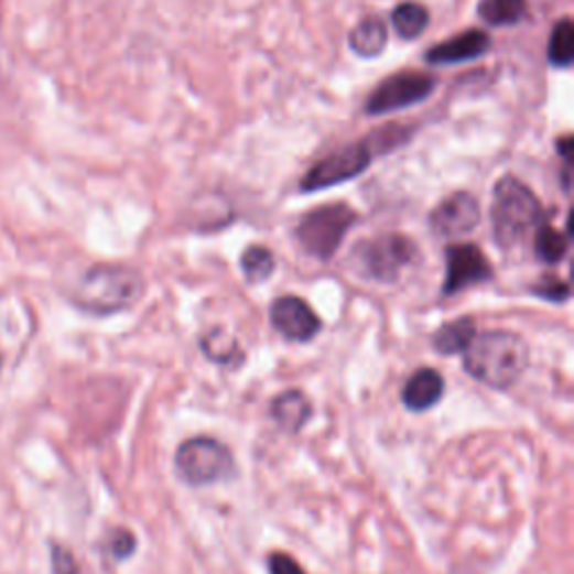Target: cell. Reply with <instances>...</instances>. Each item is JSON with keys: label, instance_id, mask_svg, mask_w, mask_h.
Wrapping results in <instances>:
<instances>
[{"label": "cell", "instance_id": "14", "mask_svg": "<svg viewBox=\"0 0 574 574\" xmlns=\"http://www.w3.org/2000/svg\"><path fill=\"white\" fill-rule=\"evenodd\" d=\"M348 45L357 56L375 58L389 45V28L381 19L368 17L353 28L348 36Z\"/></svg>", "mask_w": 574, "mask_h": 574}, {"label": "cell", "instance_id": "6", "mask_svg": "<svg viewBox=\"0 0 574 574\" xmlns=\"http://www.w3.org/2000/svg\"><path fill=\"white\" fill-rule=\"evenodd\" d=\"M180 478L194 487L216 485L234 476V456L227 446L214 437H191L175 454Z\"/></svg>", "mask_w": 574, "mask_h": 574}, {"label": "cell", "instance_id": "20", "mask_svg": "<svg viewBox=\"0 0 574 574\" xmlns=\"http://www.w3.org/2000/svg\"><path fill=\"white\" fill-rule=\"evenodd\" d=\"M240 268L249 283H263L274 274V268H277L274 253L263 245H251L242 251Z\"/></svg>", "mask_w": 574, "mask_h": 574}, {"label": "cell", "instance_id": "13", "mask_svg": "<svg viewBox=\"0 0 574 574\" xmlns=\"http://www.w3.org/2000/svg\"><path fill=\"white\" fill-rule=\"evenodd\" d=\"M444 396V379L433 368H420L415 375L409 377L407 387L402 391V400L409 411L422 413L433 409Z\"/></svg>", "mask_w": 574, "mask_h": 574}, {"label": "cell", "instance_id": "10", "mask_svg": "<svg viewBox=\"0 0 574 574\" xmlns=\"http://www.w3.org/2000/svg\"><path fill=\"white\" fill-rule=\"evenodd\" d=\"M270 322L288 342L296 344L314 339L322 331V318L316 316L310 303L294 294H285L272 303Z\"/></svg>", "mask_w": 574, "mask_h": 574}, {"label": "cell", "instance_id": "11", "mask_svg": "<svg viewBox=\"0 0 574 574\" xmlns=\"http://www.w3.org/2000/svg\"><path fill=\"white\" fill-rule=\"evenodd\" d=\"M480 218H483L480 203L472 194L461 191V194L444 198L433 209L429 223L431 229L442 238H461L472 234L480 225Z\"/></svg>", "mask_w": 574, "mask_h": 574}, {"label": "cell", "instance_id": "26", "mask_svg": "<svg viewBox=\"0 0 574 574\" xmlns=\"http://www.w3.org/2000/svg\"><path fill=\"white\" fill-rule=\"evenodd\" d=\"M268 567H270V574H305V570L299 565V561L283 552H274L268 559Z\"/></svg>", "mask_w": 574, "mask_h": 574}, {"label": "cell", "instance_id": "12", "mask_svg": "<svg viewBox=\"0 0 574 574\" xmlns=\"http://www.w3.org/2000/svg\"><path fill=\"white\" fill-rule=\"evenodd\" d=\"M491 50V36L483 30H467L446 39L426 52L431 66H456V63L476 61Z\"/></svg>", "mask_w": 574, "mask_h": 574}, {"label": "cell", "instance_id": "27", "mask_svg": "<svg viewBox=\"0 0 574 574\" xmlns=\"http://www.w3.org/2000/svg\"><path fill=\"white\" fill-rule=\"evenodd\" d=\"M572 138L570 136H565V138H561L559 142H556V149H559V153L563 155V162L565 164H572Z\"/></svg>", "mask_w": 574, "mask_h": 574}, {"label": "cell", "instance_id": "7", "mask_svg": "<svg viewBox=\"0 0 574 574\" xmlns=\"http://www.w3.org/2000/svg\"><path fill=\"white\" fill-rule=\"evenodd\" d=\"M377 151L370 140L355 142L346 149H339L331 153L328 158L318 160L301 180L299 188L301 194H316V191H324L344 182L355 180L361 175L375 160Z\"/></svg>", "mask_w": 574, "mask_h": 574}, {"label": "cell", "instance_id": "25", "mask_svg": "<svg viewBox=\"0 0 574 574\" xmlns=\"http://www.w3.org/2000/svg\"><path fill=\"white\" fill-rule=\"evenodd\" d=\"M52 572L54 574H79L77 559L73 556L71 550L54 545L52 548Z\"/></svg>", "mask_w": 574, "mask_h": 574}, {"label": "cell", "instance_id": "21", "mask_svg": "<svg viewBox=\"0 0 574 574\" xmlns=\"http://www.w3.org/2000/svg\"><path fill=\"white\" fill-rule=\"evenodd\" d=\"M570 247V231H559L550 225H539L537 231V257L548 263V266H556L563 261V257L567 253Z\"/></svg>", "mask_w": 574, "mask_h": 574}, {"label": "cell", "instance_id": "15", "mask_svg": "<svg viewBox=\"0 0 574 574\" xmlns=\"http://www.w3.org/2000/svg\"><path fill=\"white\" fill-rule=\"evenodd\" d=\"M312 415V404L301 391H285L272 402V418L281 429L296 433L301 431Z\"/></svg>", "mask_w": 574, "mask_h": 574}, {"label": "cell", "instance_id": "9", "mask_svg": "<svg viewBox=\"0 0 574 574\" xmlns=\"http://www.w3.org/2000/svg\"><path fill=\"white\" fill-rule=\"evenodd\" d=\"M494 274L485 253L469 242L452 245L446 249V274L442 283V294L454 296L467 288L489 281Z\"/></svg>", "mask_w": 574, "mask_h": 574}, {"label": "cell", "instance_id": "5", "mask_svg": "<svg viewBox=\"0 0 574 574\" xmlns=\"http://www.w3.org/2000/svg\"><path fill=\"white\" fill-rule=\"evenodd\" d=\"M357 218V212L346 203L324 205L307 212L299 220L294 234L305 253L318 261H328L335 257L342 240L353 229Z\"/></svg>", "mask_w": 574, "mask_h": 574}, {"label": "cell", "instance_id": "23", "mask_svg": "<svg viewBox=\"0 0 574 574\" xmlns=\"http://www.w3.org/2000/svg\"><path fill=\"white\" fill-rule=\"evenodd\" d=\"M138 548V541L136 537L129 532V530H117L110 539V554L117 559V561H123L129 559Z\"/></svg>", "mask_w": 574, "mask_h": 574}, {"label": "cell", "instance_id": "1", "mask_svg": "<svg viewBox=\"0 0 574 574\" xmlns=\"http://www.w3.org/2000/svg\"><path fill=\"white\" fill-rule=\"evenodd\" d=\"M530 348L517 333L491 331L476 335L465 350V370L480 385L505 391L515 387L526 372Z\"/></svg>", "mask_w": 574, "mask_h": 574}, {"label": "cell", "instance_id": "17", "mask_svg": "<svg viewBox=\"0 0 574 574\" xmlns=\"http://www.w3.org/2000/svg\"><path fill=\"white\" fill-rule=\"evenodd\" d=\"M528 3L526 0H480L478 17L494 28L517 25L526 19Z\"/></svg>", "mask_w": 574, "mask_h": 574}, {"label": "cell", "instance_id": "4", "mask_svg": "<svg viewBox=\"0 0 574 574\" xmlns=\"http://www.w3.org/2000/svg\"><path fill=\"white\" fill-rule=\"evenodd\" d=\"M415 257L418 247L411 238L402 234H385L361 240L350 253V266L361 279L393 283L415 261Z\"/></svg>", "mask_w": 574, "mask_h": 574}, {"label": "cell", "instance_id": "16", "mask_svg": "<svg viewBox=\"0 0 574 574\" xmlns=\"http://www.w3.org/2000/svg\"><path fill=\"white\" fill-rule=\"evenodd\" d=\"M474 337H476V322L469 316H463L452 324H444L433 335V346L440 355H458L469 348Z\"/></svg>", "mask_w": 574, "mask_h": 574}, {"label": "cell", "instance_id": "18", "mask_svg": "<svg viewBox=\"0 0 574 574\" xmlns=\"http://www.w3.org/2000/svg\"><path fill=\"white\" fill-rule=\"evenodd\" d=\"M391 23H393L400 39L413 41V39H420L426 32V28L431 23V14L422 3H413V0H407V3H400L393 10Z\"/></svg>", "mask_w": 574, "mask_h": 574}, {"label": "cell", "instance_id": "24", "mask_svg": "<svg viewBox=\"0 0 574 574\" xmlns=\"http://www.w3.org/2000/svg\"><path fill=\"white\" fill-rule=\"evenodd\" d=\"M532 292L541 299H548V301H567L570 296V288L567 283L554 279V277H545L543 283H539L537 288H532Z\"/></svg>", "mask_w": 574, "mask_h": 574}, {"label": "cell", "instance_id": "22", "mask_svg": "<svg viewBox=\"0 0 574 574\" xmlns=\"http://www.w3.org/2000/svg\"><path fill=\"white\" fill-rule=\"evenodd\" d=\"M203 350L207 353L209 359H214L216 364H234L236 357H242L236 339H231L229 335H225L223 331H214L212 335H207L203 339Z\"/></svg>", "mask_w": 574, "mask_h": 574}, {"label": "cell", "instance_id": "8", "mask_svg": "<svg viewBox=\"0 0 574 574\" xmlns=\"http://www.w3.org/2000/svg\"><path fill=\"white\" fill-rule=\"evenodd\" d=\"M437 86V79L429 73L404 71L381 82L366 101V115H389L426 101Z\"/></svg>", "mask_w": 574, "mask_h": 574}, {"label": "cell", "instance_id": "3", "mask_svg": "<svg viewBox=\"0 0 574 574\" xmlns=\"http://www.w3.org/2000/svg\"><path fill=\"white\" fill-rule=\"evenodd\" d=\"M144 292L142 277L123 266L90 268L75 290V303L90 314H115L131 307Z\"/></svg>", "mask_w": 574, "mask_h": 574}, {"label": "cell", "instance_id": "2", "mask_svg": "<svg viewBox=\"0 0 574 574\" xmlns=\"http://www.w3.org/2000/svg\"><path fill=\"white\" fill-rule=\"evenodd\" d=\"M541 220L543 207L528 184L515 175H505L496 182L491 196V229L500 247L509 249L519 245L530 231L543 225Z\"/></svg>", "mask_w": 574, "mask_h": 574}, {"label": "cell", "instance_id": "28", "mask_svg": "<svg viewBox=\"0 0 574 574\" xmlns=\"http://www.w3.org/2000/svg\"><path fill=\"white\" fill-rule=\"evenodd\" d=\"M0 366H3V355H0Z\"/></svg>", "mask_w": 574, "mask_h": 574}, {"label": "cell", "instance_id": "19", "mask_svg": "<svg viewBox=\"0 0 574 574\" xmlns=\"http://www.w3.org/2000/svg\"><path fill=\"white\" fill-rule=\"evenodd\" d=\"M548 58L550 66L567 71L574 61V25L570 19L559 21L552 28L550 43H548Z\"/></svg>", "mask_w": 574, "mask_h": 574}]
</instances>
